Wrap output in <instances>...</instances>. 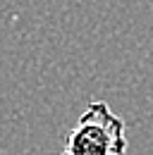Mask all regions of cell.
Wrapping results in <instances>:
<instances>
[{
    "label": "cell",
    "instance_id": "cell-1",
    "mask_svg": "<svg viewBox=\"0 0 153 155\" xmlns=\"http://www.w3.org/2000/svg\"><path fill=\"white\" fill-rule=\"evenodd\" d=\"M127 124L105 100H91L67 136L60 155H124Z\"/></svg>",
    "mask_w": 153,
    "mask_h": 155
}]
</instances>
